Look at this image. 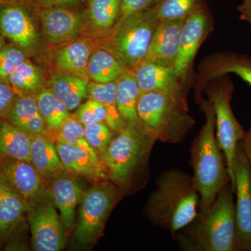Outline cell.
Returning a JSON list of instances; mask_svg holds the SVG:
<instances>
[{"label":"cell","mask_w":251,"mask_h":251,"mask_svg":"<svg viewBox=\"0 0 251 251\" xmlns=\"http://www.w3.org/2000/svg\"><path fill=\"white\" fill-rule=\"evenodd\" d=\"M200 195L191 176L180 170L163 171L156 181V188L149 196L145 215L156 227L176 232L196 219Z\"/></svg>","instance_id":"1"},{"label":"cell","mask_w":251,"mask_h":251,"mask_svg":"<svg viewBox=\"0 0 251 251\" xmlns=\"http://www.w3.org/2000/svg\"><path fill=\"white\" fill-rule=\"evenodd\" d=\"M234 194V185L227 181L207 212L176 232L174 238L183 250L237 251Z\"/></svg>","instance_id":"2"},{"label":"cell","mask_w":251,"mask_h":251,"mask_svg":"<svg viewBox=\"0 0 251 251\" xmlns=\"http://www.w3.org/2000/svg\"><path fill=\"white\" fill-rule=\"evenodd\" d=\"M205 116V122L193 141L190 149V163L193 179L200 195L198 214L209 210L220 190L229 179L224 153L216 138V117L209 99H201L199 103Z\"/></svg>","instance_id":"3"},{"label":"cell","mask_w":251,"mask_h":251,"mask_svg":"<svg viewBox=\"0 0 251 251\" xmlns=\"http://www.w3.org/2000/svg\"><path fill=\"white\" fill-rule=\"evenodd\" d=\"M157 140L143 123L126 124L112 137L99 156L108 177L119 188L128 186L136 175L148 166L150 153Z\"/></svg>","instance_id":"4"},{"label":"cell","mask_w":251,"mask_h":251,"mask_svg":"<svg viewBox=\"0 0 251 251\" xmlns=\"http://www.w3.org/2000/svg\"><path fill=\"white\" fill-rule=\"evenodd\" d=\"M158 24L152 7L119 18L105 36L97 39L99 47L133 70L145 58Z\"/></svg>","instance_id":"5"},{"label":"cell","mask_w":251,"mask_h":251,"mask_svg":"<svg viewBox=\"0 0 251 251\" xmlns=\"http://www.w3.org/2000/svg\"><path fill=\"white\" fill-rule=\"evenodd\" d=\"M138 113L145 126L163 143H181L196 125L188 104L156 92L140 94Z\"/></svg>","instance_id":"6"},{"label":"cell","mask_w":251,"mask_h":251,"mask_svg":"<svg viewBox=\"0 0 251 251\" xmlns=\"http://www.w3.org/2000/svg\"><path fill=\"white\" fill-rule=\"evenodd\" d=\"M208 99L213 104L216 117V138L227 163L229 179L234 186V161L238 143L242 141L246 130L237 121L231 108L234 85L228 77H220L204 87Z\"/></svg>","instance_id":"7"},{"label":"cell","mask_w":251,"mask_h":251,"mask_svg":"<svg viewBox=\"0 0 251 251\" xmlns=\"http://www.w3.org/2000/svg\"><path fill=\"white\" fill-rule=\"evenodd\" d=\"M119 198L118 188L109 183L84 191L74 232L78 245H90L99 237Z\"/></svg>","instance_id":"8"},{"label":"cell","mask_w":251,"mask_h":251,"mask_svg":"<svg viewBox=\"0 0 251 251\" xmlns=\"http://www.w3.org/2000/svg\"><path fill=\"white\" fill-rule=\"evenodd\" d=\"M234 179L237 251H251V167L242 141L236 150Z\"/></svg>","instance_id":"9"},{"label":"cell","mask_w":251,"mask_h":251,"mask_svg":"<svg viewBox=\"0 0 251 251\" xmlns=\"http://www.w3.org/2000/svg\"><path fill=\"white\" fill-rule=\"evenodd\" d=\"M29 215L31 244L35 251H59L65 247V228L50 196L31 206Z\"/></svg>","instance_id":"10"},{"label":"cell","mask_w":251,"mask_h":251,"mask_svg":"<svg viewBox=\"0 0 251 251\" xmlns=\"http://www.w3.org/2000/svg\"><path fill=\"white\" fill-rule=\"evenodd\" d=\"M211 26L210 15L203 4L185 18L179 52L173 68L186 85L193 59Z\"/></svg>","instance_id":"11"},{"label":"cell","mask_w":251,"mask_h":251,"mask_svg":"<svg viewBox=\"0 0 251 251\" xmlns=\"http://www.w3.org/2000/svg\"><path fill=\"white\" fill-rule=\"evenodd\" d=\"M234 74L251 86V58L234 52H221L208 56L198 67L194 85L195 99L197 103L202 98L204 87L211 81Z\"/></svg>","instance_id":"12"},{"label":"cell","mask_w":251,"mask_h":251,"mask_svg":"<svg viewBox=\"0 0 251 251\" xmlns=\"http://www.w3.org/2000/svg\"><path fill=\"white\" fill-rule=\"evenodd\" d=\"M24 1L13 0L0 3V32L26 52L37 44V31Z\"/></svg>","instance_id":"13"},{"label":"cell","mask_w":251,"mask_h":251,"mask_svg":"<svg viewBox=\"0 0 251 251\" xmlns=\"http://www.w3.org/2000/svg\"><path fill=\"white\" fill-rule=\"evenodd\" d=\"M0 171L30 207L50 197L49 188L46 186L45 178L30 162L1 158Z\"/></svg>","instance_id":"14"},{"label":"cell","mask_w":251,"mask_h":251,"mask_svg":"<svg viewBox=\"0 0 251 251\" xmlns=\"http://www.w3.org/2000/svg\"><path fill=\"white\" fill-rule=\"evenodd\" d=\"M133 72L140 93L166 94L188 104L186 85L178 76L174 68L142 62L133 69Z\"/></svg>","instance_id":"15"},{"label":"cell","mask_w":251,"mask_h":251,"mask_svg":"<svg viewBox=\"0 0 251 251\" xmlns=\"http://www.w3.org/2000/svg\"><path fill=\"white\" fill-rule=\"evenodd\" d=\"M40 19L44 34L51 44L74 40L83 27L82 15L64 6H46L41 11Z\"/></svg>","instance_id":"16"},{"label":"cell","mask_w":251,"mask_h":251,"mask_svg":"<svg viewBox=\"0 0 251 251\" xmlns=\"http://www.w3.org/2000/svg\"><path fill=\"white\" fill-rule=\"evenodd\" d=\"M83 189L72 175L62 171L50 179V196L67 232L74 229L76 222V209L80 204Z\"/></svg>","instance_id":"17"},{"label":"cell","mask_w":251,"mask_h":251,"mask_svg":"<svg viewBox=\"0 0 251 251\" xmlns=\"http://www.w3.org/2000/svg\"><path fill=\"white\" fill-rule=\"evenodd\" d=\"M184 21L179 19L159 23L143 62L173 67L179 52Z\"/></svg>","instance_id":"18"},{"label":"cell","mask_w":251,"mask_h":251,"mask_svg":"<svg viewBox=\"0 0 251 251\" xmlns=\"http://www.w3.org/2000/svg\"><path fill=\"white\" fill-rule=\"evenodd\" d=\"M55 147L65 169L87 179L100 180L108 178L98 153L94 149L88 150L58 142H56Z\"/></svg>","instance_id":"19"},{"label":"cell","mask_w":251,"mask_h":251,"mask_svg":"<svg viewBox=\"0 0 251 251\" xmlns=\"http://www.w3.org/2000/svg\"><path fill=\"white\" fill-rule=\"evenodd\" d=\"M97 47V39H74L58 50L55 56L56 64L61 70L72 73L90 82L87 72L89 61Z\"/></svg>","instance_id":"20"},{"label":"cell","mask_w":251,"mask_h":251,"mask_svg":"<svg viewBox=\"0 0 251 251\" xmlns=\"http://www.w3.org/2000/svg\"><path fill=\"white\" fill-rule=\"evenodd\" d=\"M30 206L0 171V244L27 214Z\"/></svg>","instance_id":"21"},{"label":"cell","mask_w":251,"mask_h":251,"mask_svg":"<svg viewBox=\"0 0 251 251\" xmlns=\"http://www.w3.org/2000/svg\"><path fill=\"white\" fill-rule=\"evenodd\" d=\"M5 120L32 137L46 136L49 130L39 111L36 97L32 94H18Z\"/></svg>","instance_id":"22"},{"label":"cell","mask_w":251,"mask_h":251,"mask_svg":"<svg viewBox=\"0 0 251 251\" xmlns=\"http://www.w3.org/2000/svg\"><path fill=\"white\" fill-rule=\"evenodd\" d=\"M88 84L70 72L61 70L51 77L50 90L64 103L69 111L77 109L89 98Z\"/></svg>","instance_id":"23"},{"label":"cell","mask_w":251,"mask_h":251,"mask_svg":"<svg viewBox=\"0 0 251 251\" xmlns=\"http://www.w3.org/2000/svg\"><path fill=\"white\" fill-rule=\"evenodd\" d=\"M121 5L122 0H88L86 16L95 39L103 37L115 25Z\"/></svg>","instance_id":"24"},{"label":"cell","mask_w":251,"mask_h":251,"mask_svg":"<svg viewBox=\"0 0 251 251\" xmlns=\"http://www.w3.org/2000/svg\"><path fill=\"white\" fill-rule=\"evenodd\" d=\"M116 102L118 111L126 124L139 125L143 122L138 113L140 91L133 70L128 69L116 81Z\"/></svg>","instance_id":"25"},{"label":"cell","mask_w":251,"mask_h":251,"mask_svg":"<svg viewBox=\"0 0 251 251\" xmlns=\"http://www.w3.org/2000/svg\"><path fill=\"white\" fill-rule=\"evenodd\" d=\"M31 164L45 179L65 169L59 158L55 145L46 135H36L31 139L29 149Z\"/></svg>","instance_id":"26"},{"label":"cell","mask_w":251,"mask_h":251,"mask_svg":"<svg viewBox=\"0 0 251 251\" xmlns=\"http://www.w3.org/2000/svg\"><path fill=\"white\" fill-rule=\"evenodd\" d=\"M31 139V135L18 129L5 119H0V158H11L30 162Z\"/></svg>","instance_id":"27"},{"label":"cell","mask_w":251,"mask_h":251,"mask_svg":"<svg viewBox=\"0 0 251 251\" xmlns=\"http://www.w3.org/2000/svg\"><path fill=\"white\" fill-rule=\"evenodd\" d=\"M128 69L111 52L97 47L91 55L87 72L90 80L108 83L116 82Z\"/></svg>","instance_id":"28"},{"label":"cell","mask_w":251,"mask_h":251,"mask_svg":"<svg viewBox=\"0 0 251 251\" xmlns=\"http://www.w3.org/2000/svg\"><path fill=\"white\" fill-rule=\"evenodd\" d=\"M116 82L108 83L90 81L88 84L89 98L99 102L107 112L105 123L113 132H118L126 125L122 118L116 102Z\"/></svg>","instance_id":"29"},{"label":"cell","mask_w":251,"mask_h":251,"mask_svg":"<svg viewBox=\"0 0 251 251\" xmlns=\"http://www.w3.org/2000/svg\"><path fill=\"white\" fill-rule=\"evenodd\" d=\"M41 116L49 130L56 132L70 116L66 105L50 90L41 91L36 96Z\"/></svg>","instance_id":"30"},{"label":"cell","mask_w":251,"mask_h":251,"mask_svg":"<svg viewBox=\"0 0 251 251\" xmlns=\"http://www.w3.org/2000/svg\"><path fill=\"white\" fill-rule=\"evenodd\" d=\"M40 71L27 59L10 75L8 83L18 94L35 93L42 85Z\"/></svg>","instance_id":"31"},{"label":"cell","mask_w":251,"mask_h":251,"mask_svg":"<svg viewBox=\"0 0 251 251\" xmlns=\"http://www.w3.org/2000/svg\"><path fill=\"white\" fill-rule=\"evenodd\" d=\"M202 4V0H159L152 8L157 20L161 23L185 19Z\"/></svg>","instance_id":"32"},{"label":"cell","mask_w":251,"mask_h":251,"mask_svg":"<svg viewBox=\"0 0 251 251\" xmlns=\"http://www.w3.org/2000/svg\"><path fill=\"white\" fill-rule=\"evenodd\" d=\"M56 140L58 143L88 150L94 149L86 140L85 126L74 115L68 117L56 131Z\"/></svg>","instance_id":"33"},{"label":"cell","mask_w":251,"mask_h":251,"mask_svg":"<svg viewBox=\"0 0 251 251\" xmlns=\"http://www.w3.org/2000/svg\"><path fill=\"white\" fill-rule=\"evenodd\" d=\"M27 59V54L21 48L12 43L5 44L0 49V82L8 83L11 74Z\"/></svg>","instance_id":"34"},{"label":"cell","mask_w":251,"mask_h":251,"mask_svg":"<svg viewBox=\"0 0 251 251\" xmlns=\"http://www.w3.org/2000/svg\"><path fill=\"white\" fill-rule=\"evenodd\" d=\"M85 130L86 140L100 156L108 147L114 132L104 122L87 126Z\"/></svg>","instance_id":"35"},{"label":"cell","mask_w":251,"mask_h":251,"mask_svg":"<svg viewBox=\"0 0 251 251\" xmlns=\"http://www.w3.org/2000/svg\"><path fill=\"white\" fill-rule=\"evenodd\" d=\"M85 126L106 121L107 112L105 108L99 102L89 98L87 101L81 104L74 114Z\"/></svg>","instance_id":"36"},{"label":"cell","mask_w":251,"mask_h":251,"mask_svg":"<svg viewBox=\"0 0 251 251\" xmlns=\"http://www.w3.org/2000/svg\"><path fill=\"white\" fill-rule=\"evenodd\" d=\"M18 94L9 84L0 82V119H6Z\"/></svg>","instance_id":"37"},{"label":"cell","mask_w":251,"mask_h":251,"mask_svg":"<svg viewBox=\"0 0 251 251\" xmlns=\"http://www.w3.org/2000/svg\"><path fill=\"white\" fill-rule=\"evenodd\" d=\"M159 0H122L121 11L119 18L150 9Z\"/></svg>","instance_id":"38"},{"label":"cell","mask_w":251,"mask_h":251,"mask_svg":"<svg viewBox=\"0 0 251 251\" xmlns=\"http://www.w3.org/2000/svg\"><path fill=\"white\" fill-rule=\"evenodd\" d=\"M240 13V18L251 25V0H243L237 8Z\"/></svg>","instance_id":"39"},{"label":"cell","mask_w":251,"mask_h":251,"mask_svg":"<svg viewBox=\"0 0 251 251\" xmlns=\"http://www.w3.org/2000/svg\"><path fill=\"white\" fill-rule=\"evenodd\" d=\"M244 151L251 167V125L250 128L246 131L245 135L242 140Z\"/></svg>","instance_id":"40"},{"label":"cell","mask_w":251,"mask_h":251,"mask_svg":"<svg viewBox=\"0 0 251 251\" xmlns=\"http://www.w3.org/2000/svg\"><path fill=\"white\" fill-rule=\"evenodd\" d=\"M41 4L46 6H65L73 5L80 2L82 0H40Z\"/></svg>","instance_id":"41"},{"label":"cell","mask_w":251,"mask_h":251,"mask_svg":"<svg viewBox=\"0 0 251 251\" xmlns=\"http://www.w3.org/2000/svg\"><path fill=\"white\" fill-rule=\"evenodd\" d=\"M6 44V42H5V38L2 34L0 32V49L3 47Z\"/></svg>","instance_id":"42"},{"label":"cell","mask_w":251,"mask_h":251,"mask_svg":"<svg viewBox=\"0 0 251 251\" xmlns=\"http://www.w3.org/2000/svg\"><path fill=\"white\" fill-rule=\"evenodd\" d=\"M13 1V0H0V3L6 2V1Z\"/></svg>","instance_id":"43"}]
</instances>
